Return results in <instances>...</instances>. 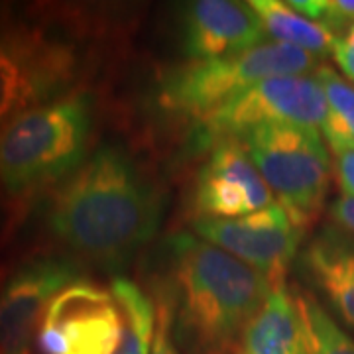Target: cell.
Masks as SVG:
<instances>
[{
  "instance_id": "obj_1",
  "label": "cell",
  "mask_w": 354,
  "mask_h": 354,
  "mask_svg": "<svg viewBox=\"0 0 354 354\" xmlns=\"http://www.w3.org/2000/svg\"><path fill=\"white\" fill-rule=\"evenodd\" d=\"M48 221L77 256L120 264L156 236L162 197L124 150L102 146L53 191Z\"/></svg>"
},
{
  "instance_id": "obj_2",
  "label": "cell",
  "mask_w": 354,
  "mask_h": 354,
  "mask_svg": "<svg viewBox=\"0 0 354 354\" xmlns=\"http://www.w3.org/2000/svg\"><path fill=\"white\" fill-rule=\"evenodd\" d=\"M174 337L189 354H239L244 330L272 290L262 272L193 234L167 242Z\"/></svg>"
},
{
  "instance_id": "obj_3",
  "label": "cell",
  "mask_w": 354,
  "mask_h": 354,
  "mask_svg": "<svg viewBox=\"0 0 354 354\" xmlns=\"http://www.w3.org/2000/svg\"><path fill=\"white\" fill-rule=\"evenodd\" d=\"M93 101L75 91L24 111L0 128V191L22 201L64 183L85 160Z\"/></svg>"
},
{
  "instance_id": "obj_4",
  "label": "cell",
  "mask_w": 354,
  "mask_h": 354,
  "mask_svg": "<svg viewBox=\"0 0 354 354\" xmlns=\"http://www.w3.org/2000/svg\"><path fill=\"white\" fill-rule=\"evenodd\" d=\"M73 18L0 14V128L18 114L71 95L87 71Z\"/></svg>"
},
{
  "instance_id": "obj_5",
  "label": "cell",
  "mask_w": 354,
  "mask_h": 354,
  "mask_svg": "<svg viewBox=\"0 0 354 354\" xmlns=\"http://www.w3.org/2000/svg\"><path fill=\"white\" fill-rule=\"evenodd\" d=\"M317 71L315 57L279 41L207 62H191L167 73L160 87L165 111L205 118L221 104L256 83L281 75H309Z\"/></svg>"
},
{
  "instance_id": "obj_6",
  "label": "cell",
  "mask_w": 354,
  "mask_h": 354,
  "mask_svg": "<svg viewBox=\"0 0 354 354\" xmlns=\"http://www.w3.org/2000/svg\"><path fill=\"white\" fill-rule=\"evenodd\" d=\"M239 140L293 225L301 232L313 227L330 185V160L321 134L272 124L254 128Z\"/></svg>"
},
{
  "instance_id": "obj_7",
  "label": "cell",
  "mask_w": 354,
  "mask_h": 354,
  "mask_svg": "<svg viewBox=\"0 0 354 354\" xmlns=\"http://www.w3.org/2000/svg\"><path fill=\"white\" fill-rule=\"evenodd\" d=\"M327 97L317 75L270 77L221 104L201 120L203 146L239 140L254 128L272 124L321 130Z\"/></svg>"
},
{
  "instance_id": "obj_8",
  "label": "cell",
  "mask_w": 354,
  "mask_h": 354,
  "mask_svg": "<svg viewBox=\"0 0 354 354\" xmlns=\"http://www.w3.org/2000/svg\"><path fill=\"white\" fill-rule=\"evenodd\" d=\"M124 317L111 291L77 279L55 295L38 329L41 354H116Z\"/></svg>"
},
{
  "instance_id": "obj_9",
  "label": "cell",
  "mask_w": 354,
  "mask_h": 354,
  "mask_svg": "<svg viewBox=\"0 0 354 354\" xmlns=\"http://www.w3.org/2000/svg\"><path fill=\"white\" fill-rule=\"evenodd\" d=\"M193 227L199 239L262 272L272 286L286 283L304 234L279 203L239 218H197Z\"/></svg>"
},
{
  "instance_id": "obj_10",
  "label": "cell",
  "mask_w": 354,
  "mask_h": 354,
  "mask_svg": "<svg viewBox=\"0 0 354 354\" xmlns=\"http://www.w3.org/2000/svg\"><path fill=\"white\" fill-rule=\"evenodd\" d=\"M73 260L41 256L22 264L0 288V354L28 351L57 293L81 279Z\"/></svg>"
},
{
  "instance_id": "obj_11",
  "label": "cell",
  "mask_w": 354,
  "mask_h": 354,
  "mask_svg": "<svg viewBox=\"0 0 354 354\" xmlns=\"http://www.w3.org/2000/svg\"><path fill=\"white\" fill-rule=\"evenodd\" d=\"M193 203L201 218H239L278 201L241 144L223 140L199 171Z\"/></svg>"
},
{
  "instance_id": "obj_12",
  "label": "cell",
  "mask_w": 354,
  "mask_h": 354,
  "mask_svg": "<svg viewBox=\"0 0 354 354\" xmlns=\"http://www.w3.org/2000/svg\"><path fill=\"white\" fill-rule=\"evenodd\" d=\"M264 26L250 2L197 0L181 18L183 51L191 62L236 55L266 44Z\"/></svg>"
},
{
  "instance_id": "obj_13",
  "label": "cell",
  "mask_w": 354,
  "mask_h": 354,
  "mask_svg": "<svg viewBox=\"0 0 354 354\" xmlns=\"http://www.w3.org/2000/svg\"><path fill=\"white\" fill-rule=\"evenodd\" d=\"M239 354H311L304 317L286 283L272 286L244 330Z\"/></svg>"
},
{
  "instance_id": "obj_14",
  "label": "cell",
  "mask_w": 354,
  "mask_h": 354,
  "mask_svg": "<svg viewBox=\"0 0 354 354\" xmlns=\"http://www.w3.org/2000/svg\"><path fill=\"white\" fill-rule=\"evenodd\" d=\"M309 278L327 295L339 315L354 327V241L341 230L325 228L305 248Z\"/></svg>"
},
{
  "instance_id": "obj_15",
  "label": "cell",
  "mask_w": 354,
  "mask_h": 354,
  "mask_svg": "<svg viewBox=\"0 0 354 354\" xmlns=\"http://www.w3.org/2000/svg\"><path fill=\"white\" fill-rule=\"evenodd\" d=\"M250 6L258 14L264 26L266 34L279 44H288L293 48L311 53L313 57H323L333 53L335 38L313 20L305 18L290 2L281 0H252Z\"/></svg>"
},
{
  "instance_id": "obj_16",
  "label": "cell",
  "mask_w": 354,
  "mask_h": 354,
  "mask_svg": "<svg viewBox=\"0 0 354 354\" xmlns=\"http://www.w3.org/2000/svg\"><path fill=\"white\" fill-rule=\"evenodd\" d=\"M113 295L124 317V335L116 354H150L158 309L134 281L116 278Z\"/></svg>"
},
{
  "instance_id": "obj_17",
  "label": "cell",
  "mask_w": 354,
  "mask_h": 354,
  "mask_svg": "<svg viewBox=\"0 0 354 354\" xmlns=\"http://www.w3.org/2000/svg\"><path fill=\"white\" fill-rule=\"evenodd\" d=\"M315 75L327 97V116L321 127L323 136L335 153L354 148V85L327 65L317 67Z\"/></svg>"
},
{
  "instance_id": "obj_18",
  "label": "cell",
  "mask_w": 354,
  "mask_h": 354,
  "mask_svg": "<svg viewBox=\"0 0 354 354\" xmlns=\"http://www.w3.org/2000/svg\"><path fill=\"white\" fill-rule=\"evenodd\" d=\"M295 301L304 317L311 354H354V339L333 321V317L307 293L295 291Z\"/></svg>"
},
{
  "instance_id": "obj_19",
  "label": "cell",
  "mask_w": 354,
  "mask_h": 354,
  "mask_svg": "<svg viewBox=\"0 0 354 354\" xmlns=\"http://www.w3.org/2000/svg\"><path fill=\"white\" fill-rule=\"evenodd\" d=\"M305 18L323 26L335 39L342 38L354 26V0H291Z\"/></svg>"
},
{
  "instance_id": "obj_20",
  "label": "cell",
  "mask_w": 354,
  "mask_h": 354,
  "mask_svg": "<svg viewBox=\"0 0 354 354\" xmlns=\"http://www.w3.org/2000/svg\"><path fill=\"white\" fill-rule=\"evenodd\" d=\"M150 354H181L174 342V319L171 309L164 297L158 304V315H156V335H153L152 351Z\"/></svg>"
},
{
  "instance_id": "obj_21",
  "label": "cell",
  "mask_w": 354,
  "mask_h": 354,
  "mask_svg": "<svg viewBox=\"0 0 354 354\" xmlns=\"http://www.w3.org/2000/svg\"><path fill=\"white\" fill-rule=\"evenodd\" d=\"M330 55H333L335 64L339 65L342 73L354 83V26L342 38L335 39Z\"/></svg>"
},
{
  "instance_id": "obj_22",
  "label": "cell",
  "mask_w": 354,
  "mask_h": 354,
  "mask_svg": "<svg viewBox=\"0 0 354 354\" xmlns=\"http://www.w3.org/2000/svg\"><path fill=\"white\" fill-rule=\"evenodd\" d=\"M335 158H337L335 171H337V179H339L342 195L354 197V148L337 152Z\"/></svg>"
},
{
  "instance_id": "obj_23",
  "label": "cell",
  "mask_w": 354,
  "mask_h": 354,
  "mask_svg": "<svg viewBox=\"0 0 354 354\" xmlns=\"http://www.w3.org/2000/svg\"><path fill=\"white\" fill-rule=\"evenodd\" d=\"M330 215L341 227L354 232V197H348V195L339 197L330 207Z\"/></svg>"
},
{
  "instance_id": "obj_24",
  "label": "cell",
  "mask_w": 354,
  "mask_h": 354,
  "mask_svg": "<svg viewBox=\"0 0 354 354\" xmlns=\"http://www.w3.org/2000/svg\"><path fill=\"white\" fill-rule=\"evenodd\" d=\"M20 354H30V351H24V353H20Z\"/></svg>"
}]
</instances>
